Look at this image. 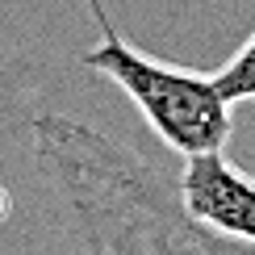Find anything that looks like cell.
<instances>
[{"label": "cell", "mask_w": 255, "mask_h": 255, "mask_svg": "<svg viewBox=\"0 0 255 255\" xmlns=\"http://www.w3.org/2000/svg\"><path fill=\"white\" fill-rule=\"evenodd\" d=\"M34 155L84 251H230L184 214L180 188L80 118L42 113Z\"/></svg>", "instance_id": "cell-1"}, {"label": "cell", "mask_w": 255, "mask_h": 255, "mask_svg": "<svg viewBox=\"0 0 255 255\" xmlns=\"http://www.w3.org/2000/svg\"><path fill=\"white\" fill-rule=\"evenodd\" d=\"M88 8L101 21V42L84 50V67L118 84L130 97V105L146 118L159 142L184 159L230 142V130H235L230 101L214 84V71L176 67V63L146 55L142 46L118 34L101 0H88Z\"/></svg>", "instance_id": "cell-2"}, {"label": "cell", "mask_w": 255, "mask_h": 255, "mask_svg": "<svg viewBox=\"0 0 255 255\" xmlns=\"http://www.w3.org/2000/svg\"><path fill=\"white\" fill-rule=\"evenodd\" d=\"M176 188L197 226L214 230L230 247H255V176L243 172L226 146L188 155Z\"/></svg>", "instance_id": "cell-3"}, {"label": "cell", "mask_w": 255, "mask_h": 255, "mask_svg": "<svg viewBox=\"0 0 255 255\" xmlns=\"http://www.w3.org/2000/svg\"><path fill=\"white\" fill-rule=\"evenodd\" d=\"M214 84L222 88V97H226L230 105L255 101V34H251V38L235 50V55H230V59L214 71Z\"/></svg>", "instance_id": "cell-4"}]
</instances>
